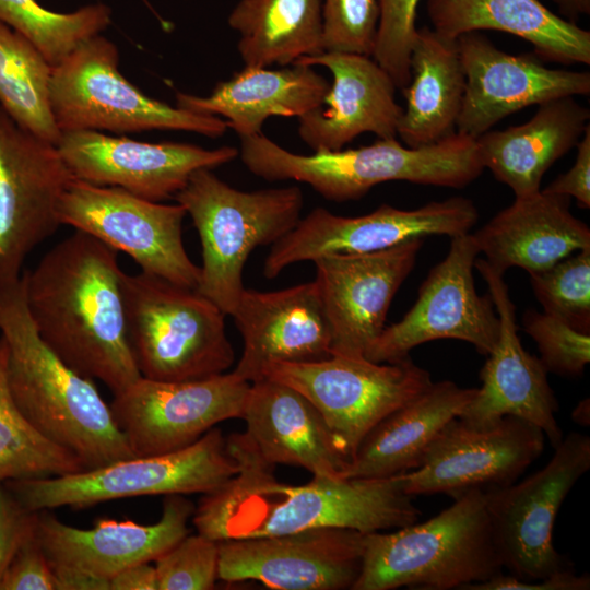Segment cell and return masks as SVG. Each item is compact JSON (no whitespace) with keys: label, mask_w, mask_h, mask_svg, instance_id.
I'll return each instance as SVG.
<instances>
[{"label":"cell","mask_w":590,"mask_h":590,"mask_svg":"<svg viewBox=\"0 0 590 590\" xmlns=\"http://www.w3.org/2000/svg\"><path fill=\"white\" fill-rule=\"evenodd\" d=\"M226 439L213 427L193 444L162 455L134 456L76 473L8 481L3 486L32 511L146 495L212 492L237 473Z\"/></svg>","instance_id":"ba28073f"},{"label":"cell","mask_w":590,"mask_h":590,"mask_svg":"<svg viewBox=\"0 0 590 590\" xmlns=\"http://www.w3.org/2000/svg\"><path fill=\"white\" fill-rule=\"evenodd\" d=\"M154 562L158 590H211L219 579V542L187 534Z\"/></svg>","instance_id":"f35d334b"},{"label":"cell","mask_w":590,"mask_h":590,"mask_svg":"<svg viewBox=\"0 0 590 590\" xmlns=\"http://www.w3.org/2000/svg\"><path fill=\"white\" fill-rule=\"evenodd\" d=\"M244 432L272 465L302 467L312 476L341 479L349 465L318 409L296 389L270 378L250 384Z\"/></svg>","instance_id":"484cf974"},{"label":"cell","mask_w":590,"mask_h":590,"mask_svg":"<svg viewBox=\"0 0 590 590\" xmlns=\"http://www.w3.org/2000/svg\"><path fill=\"white\" fill-rule=\"evenodd\" d=\"M589 574L577 575L573 566L563 568L543 579L534 581L521 580L512 575L497 573L491 578L470 583L462 590H588Z\"/></svg>","instance_id":"ee69618b"},{"label":"cell","mask_w":590,"mask_h":590,"mask_svg":"<svg viewBox=\"0 0 590 590\" xmlns=\"http://www.w3.org/2000/svg\"><path fill=\"white\" fill-rule=\"evenodd\" d=\"M423 240L365 253H330L312 261L331 329L332 355L365 357L385 329L391 302L412 271Z\"/></svg>","instance_id":"ffe728a7"},{"label":"cell","mask_w":590,"mask_h":590,"mask_svg":"<svg viewBox=\"0 0 590 590\" xmlns=\"http://www.w3.org/2000/svg\"><path fill=\"white\" fill-rule=\"evenodd\" d=\"M499 571L485 489L475 487L425 522L365 533L362 568L352 590H462Z\"/></svg>","instance_id":"5b68a950"},{"label":"cell","mask_w":590,"mask_h":590,"mask_svg":"<svg viewBox=\"0 0 590 590\" xmlns=\"http://www.w3.org/2000/svg\"><path fill=\"white\" fill-rule=\"evenodd\" d=\"M0 332L11 397L37 430L74 453L85 470L134 457L94 380L69 367L39 335L23 273L0 281Z\"/></svg>","instance_id":"3957f363"},{"label":"cell","mask_w":590,"mask_h":590,"mask_svg":"<svg viewBox=\"0 0 590 590\" xmlns=\"http://www.w3.org/2000/svg\"><path fill=\"white\" fill-rule=\"evenodd\" d=\"M330 88L312 67L290 64L280 69L245 67L219 82L210 95L176 93V106L197 114L226 118L239 138L262 132L272 116L300 117L323 104Z\"/></svg>","instance_id":"83f0119b"},{"label":"cell","mask_w":590,"mask_h":590,"mask_svg":"<svg viewBox=\"0 0 590 590\" xmlns=\"http://www.w3.org/2000/svg\"><path fill=\"white\" fill-rule=\"evenodd\" d=\"M433 30L456 39L493 30L529 42L535 55L563 64H590V32L566 21L539 0H427Z\"/></svg>","instance_id":"4dcf8cb0"},{"label":"cell","mask_w":590,"mask_h":590,"mask_svg":"<svg viewBox=\"0 0 590 590\" xmlns=\"http://www.w3.org/2000/svg\"><path fill=\"white\" fill-rule=\"evenodd\" d=\"M465 90L457 132L476 139L532 105L590 93V73L551 69L532 55H511L480 32L457 37Z\"/></svg>","instance_id":"7402d4cb"},{"label":"cell","mask_w":590,"mask_h":590,"mask_svg":"<svg viewBox=\"0 0 590 590\" xmlns=\"http://www.w3.org/2000/svg\"><path fill=\"white\" fill-rule=\"evenodd\" d=\"M50 566L55 590H110L107 579L74 567L51 563Z\"/></svg>","instance_id":"bcb514c9"},{"label":"cell","mask_w":590,"mask_h":590,"mask_svg":"<svg viewBox=\"0 0 590 590\" xmlns=\"http://www.w3.org/2000/svg\"><path fill=\"white\" fill-rule=\"evenodd\" d=\"M179 203L164 204L118 187L97 186L73 178L59 205L60 224L84 232L130 256L143 272L196 288L200 267L184 246Z\"/></svg>","instance_id":"7c38bea8"},{"label":"cell","mask_w":590,"mask_h":590,"mask_svg":"<svg viewBox=\"0 0 590 590\" xmlns=\"http://www.w3.org/2000/svg\"><path fill=\"white\" fill-rule=\"evenodd\" d=\"M118 252L74 231L23 272L32 320L73 370L118 394L141 378L129 344Z\"/></svg>","instance_id":"7a4b0ae2"},{"label":"cell","mask_w":590,"mask_h":590,"mask_svg":"<svg viewBox=\"0 0 590 590\" xmlns=\"http://www.w3.org/2000/svg\"><path fill=\"white\" fill-rule=\"evenodd\" d=\"M110 590H158L154 566L138 563L128 566L109 579Z\"/></svg>","instance_id":"7dc6e473"},{"label":"cell","mask_w":590,"mask_h":590,"mask_svg":"<svg viewBox=\"0 0 590 590\" xmlns=\"http://www.w3.org/2000/svg\"><path fill=\"white\" fill-rule=\"evenodd\" d=\"M294 63L322 66L333 81L323 104L298 118V134L314 151H337L364 132L396 139L403 108L396 85L370 56L322 51Z\"/></svg>","instance_id":"603a6c76"},{"label":"cell","mask_w":590,"mask_h":590,"mask_svg":"<svg viewBox=\"0 0 590 590\" xmlns=\"http://www.w3.org/2000/svg\"><path fill=\"white\" fill-rule=\"evenodd\" d=\"M175 199L190 215L201 241L196 290L232 316L246 288L243 272L249 255L275 244L297 225L303 192L296 186L241 191L212 169L201 168Z\"/></svg>","instance_id":"8992f818"},{"label":"cell","mask_w":590,"mask_h":590,"mask_svg":"<svg viewBox=\"0 0 590 590\" xmlns=\"http://www.w3.org/2000/svg\"><path fill=\"white\" fill-rule=\"evenodd\" d=\"M577 156L568 172L557 176L542 191L575 198L583 209L590 208V125L577 143Z\"/></svg>","instance_id":"f6af8a7d"},{"label":"cell","mask_w":590,"mask_h":590,"mask_svg":"<svg viewBox=\"0 0 590 590\" xmlns=\"http://www.w3.org/2000/svg\"><path fill=\"white\" fill-rule=\"evenodd\" d=\"M249 388L234 371L186 381L141 377L109 406L133 455L154 456L193 444L220 422L241 418Z\"/></svg>","instance_id":"9a60e30c"},{"label":"cell","mask_w":590,"mask_h":590,"mask_svg":"<svg viewBox=\"0 0 590 590\" xmlns=\"http://www.w3.org/2000/svg\"><path fill=\"white\" fill-rule=\"evenodd\" d=\"M479 248L471 233L451 237L450 248L422 283L404 317L389 327L365 353L374 363H393L410 356L420 344L455 339L488 355L499 335V319L489 295L475 290L473 268Z\"/></svg>","instance_id":"4fadbf2b"},{"label":"cell","mask_w":590,"mask_h":590,"mask_svg":"<svg viewBox=\"0 0 590 590\" xmlns=\"http://www.w3.org/2000/svg\"><path fill=\"white\" fill-rule=\"evenodd\" d=\"M49 99L61 132L179 130L220 138L228 128L217 116L173 107L145 95L119 71L118 48L101 34L52 68Z\"/></svg>","instance_id":"9c48e42d"},{"label":"cell","mask_w":590,"mask_h":590,"mask_svg":"<svg viewBox=\"0 0 590 590\" xmlns=\"http://www.w3.org/2000/svg\"><path fill=\"white\" fill-rule=\"evenodd\" d=\"M8 354L0 337V486L8 481L84 471L74 453L37 430L14 403L7 379Z\"/></svg>","instance_id":"e575fe53"},{"label":"cell","mask_w":590,"mask_h":590,"mask_svg":"<svg viewBox=\"0 0 590 590\" xmlns=\"http://www.w3.org/2000/svg\"><path fill=\"white\" fill-rule=\"evenodd\" d=\"M56 146L73 178L154 202L175 198L196 170L213 169L238 156L233 146L151 143L94 130L62 132Z\"/></svg>","instance_id":"d6986e66"},{"label":"cell","mask_w":590,"mask_h":590,"mask_svg":"<svg viewBox=\"0 0 590 590\" xmlns=\"http://www.w3.org/2000/svg\"><path fill=\"white\" fill-rule=\"evenodd\" d=\"M0 21L30 40L54 68L111 22V10L92 3L68 12H55L37 0H0Z\"/></svg>","instance_id":"d590c367"},{"label":"cell","mask_w":590,"mask_h":590,"mask_svg":"<svg viewBox=\"0 0 590 590\" xmlns=\"http://www.w3.org/2000/svg\"><path fill=\"white\" fill-rule=\"evenodd\" d=\"M529 275L544 312L590 332V247Z\"/></svg>","instance_id":"8d00e7d4"},{"label":"cell","mask_w":590,"mask_h":590,"mask_svg":"<svg viewBox=\"0 0 590 590\" xmlns=\"http://www.w3.org/2000/svg\"><path fill=\"white\" fill-rule=\"evenodd\" d=\"M129 344L141 377L186 381L225 373L235 353L225 314L196 288L143 272H123Z\"/></svg>","instance_id":"52a82bcc"},{"label":"cell","mask_w":590,"mask_h":590,"mask_svg":"<svg viewBox=\"0 0 590 590\" xmlns=\"http://www.w3.org/2000/svg\"><path fill=\"white\" fill-rule=\"evenodd\" d=\"M364 534L326 527L220 541L219 579L256 580L274 590H352L362 568Z\"/></svg>","instance_id":"ac0fdd59"},{"label":"cell","mask_w":590,"mask_h":590,"mask_svg":"<svg viewBox=\"0 0 590 590\" xmlns=\"http://www.w3.org/2000/svg\"><path fill=\"white\" fill-rule=\"evenodd\" d=\"M420 0H379L380 15L373 59L389 74L397 88L411 80L410 58L417 34Z\"/></svg>","instance_id":"ab89813d"},{"label":"cell","mask_w":590,"mask_h":590,"mask_svg":"<svg viewBox=\"0 0 590 590\" xmlns=\"http://www.w3.org/2000/svg\"><path fill=\"white\" fill-rule=\"evenodd\" d=\"M479 217L463 197L433 201L414 210L381 204L361 216H341L316 208L272 245L263 273L274 279L286 267L330 253H365L388 249L415 238L470 233Z\"/></svg>","instance_id":"5bb4252c"},{"label":"cell","mask_w":590,"mask_h":590,"mask_svg":"<svg viewBox=\"0 0 590 590\" xmlns=\"http://www.w3.org/2000/svg\"><path fill=\"white\" fill-rule=\"evenodd\" d=\"M474 267L487 284L499 319V335L480 371L482 386L458 418L474 427H487L505 416H515L540 428L555 448L563 432L555 417L558 402L547 380L548 371L520 342L504 273L485 259H475Z\"/></svg>","instance_id":"44dd1931"},{"label":"cell","mask_w":590,"mask_h":590,"mask_svg":"<svg viewBox=\"0 0 590 590\" xmlns=\"http://www.w3.org/2000/svg\"><path fill=\"white\" fill-rule=\"evenodd\" d=\"M72 179L57 146L0 106V281L20 279L27 256L61 225L58 205Z\"/></svg>","instance_id":"2e32d148"},{"label":"cell","mask_w":590,"mask_h":590,"mask_svg":"<svg viewBox=\"0 0 590 590\" xmlns=\"http://www.w3.org/2000/svg\"><path fill=\"white\" fill-rule=\"evenodd\" d=\"M232 317L244 342L233 371L250 384L262 378L270 363L332 355L331 329L315 281L274 292L245 288Z\"/></svg>","instance_id":"cb8c5ba5"},{"label":"cell","mask_w":590,"mask_h":590,"mask_svg":"<svg viewBox=\"0 0 590 590\" xmlns=\"http://www.w3.org/2000/svg\"><path fill=\"white\" fill-rule=\"evenodd\" d=\"M554 449L550 461L523 481L485 489L503 568L526 581L571 566L554 547L553 529L567 495L590 469V438L570 433Z\"/></svg>","instance_id":"8fae6325"},{"label":"cell","mask_w":590,"mask_h":590,"mask_svg":"<svg viewBox=\"0 0 590 590\" xmlns=\"http://www.w3.org/2000/svg\"><path fill=\"white\" fill-rule=\"evenodd\" d=\"M237 473L203 494L192 515L198 533L214 541L274 536L316 528L362 533L417 522L421 510L397 475L386 479L312 476L304 485L279 481L245 433L226 438Z\"/></svg>","instance_id":"6da1fadb"},{"label":"cell","mask_w":590,"mask_h":590,"mask_svg":"<svg viewBox=\"0 0 590 590\" xmlns=\"http://www.w3.org/2000/svg\"><path fill=\"white\" fill-rule=\"evenodd\" d=\"M589 118V108L574 97L545 102L529 121L476 138L480 161L515 198L534 194L547 169L577 145Z\"/></svg>","instance_id":"f1b7e54d"},{"label":"cell","mask_w":590,"mask_h":590,"mask_svg":"<svg viewBox=\"0 0 590 590\" xmlns=\"http://www.w3.org/2000/svg\"><path fill=\"white\" fill-rule=\"evenodd\" d=\"M573 421L581 426L590 425V401L589 399L581 400L571 413Z\"/></svg>","instance_id":"c3c4849f"},{"label":"cell","mask_w":590,"mask_h":590,"mask_svg":"<svg viewBox=\"0 0 590 590\" xmlns=\"http://www.w3.org/2000/svg\"><path fill=\"white\" fill-rule=\"evenodd\" d=\"M51 72L39 50L0 21V106L22 128L57 145L62 132L50 106Z\"/></svg>","instance_id":"836d02e7"},{"label":"cell","mask_w":590,"mask_h":590,"mask_svg":"<svg viewBox=\"0 0 590 590\" xmlns=\"http://www.w3.org/2000/svg\"><path fill=\"white\" fill-rule=\"evenodd\" d=\"M379 0H324L323 51L373 55L379 23Z\"/></svg>","instance_id":"60d3db41"},{"label":"cell","mask_w":590,"mask_h":590,"mask_svg":"<svg viewBox=\"0 0 590 590\" xmlns=\"http://www.w3.org/2000/svg\"><path fill=\"white\" fill-rule=\"evenodd\" d=\"M240 139L241 162L268 181L295 180L309 185L324 199L357 200L386 181H409L463 188L484 170L475 139L456 132L422 148L396 139H379L358 149L321 151L310 155L290 152L262 132Z\"/></svg>","instance_id":"277c9868"},{"label":"cell","mask_w":590,"mask_h":590,"mask_svg":"<svg viewBox=\"0 0 590 590\" xmlns=\"http://www.w3.org/2000/svg\"><path fill=\"white\" fill-rule=\"evenodd\" d=\"M0 590H55L52 569L36 533L15 553L0 579Z\"/></svg>","instance_id":"b9f144b4"},{"label":"cell","mask_w":590,"mask_h":590,"mask_svg":"<svg viewBox=\"0 0 590 590\" xmlns=\"http://www.w3.org/2000/svg\"><path fill=\"white\" fill-rule=\"evenodd\" d=\"M37 511L25 508L0 486V579L22 544L36 530Z\"/></svg>","instance_id":"7bdbcfd3"},{"label":"cell","mask_w":590,"mask_h":590,"mask_svg":"<svg viewBox=\"0 0 590 590\" xmlns=\"http://www.w3.org/2000/svg\"><path fill=\"white\" fill-rule=\"evenodd\" d=\"M411 80L401 91L405 108L397 137L409 148L438 143L457 132L465 76L456 39L418 28L412 47Z\"/></svg>","instance_id":"1f68e13d"},{"label":"cell","mask_w":590,"mask_h":590,"mask_svg":"<svg viewBox=\"0 0 590 590\" xmlns=\"http://www.w3.org/2000/svg\"><path fill=\"white\" fill-rule=\"evenodd\" d=\"M569 205V197L541 189L515 198L471 235L480 253L497 271L518 267L529 274L539 273L590 247V229L574 216Z\"/></svg>","instance_id":"4316f807"},{"label":"cell","mask_w":590,"mask_h":590,"mask_svg":"<svg viewBox=\"0 0 590 590\" xmlns=\"http://www.w3.org/2000/svg\"><path fill=\"white\" fill-rule=\"evenodd\" d=\"M264 377L296 389L318 409L349 463L381 420L432 384L429 373L410 356L393 363L341 355L309 363L274 362L263 368Z\"/></svg>","instance_id":"30bf717a"},{"label":"cell","mask_w":590,"mask_h":590,"mask_svg":"<svg viewBox=\"0 0 590 590\" xmlns=\"http://www.w3.org/2000/svg\"><path fill=\"white\" fill-rule=\"evenodd\" d=\"M228 25L245 67H285L323 51L321 0H239Z\"/></svg>","instance_id":"d6a6232c"},{"label":"cell","mask_w":590,"mask_h":590,"mask_svg":"<svg viewBox=\"0 0 590 590\" xmlns=\"http://www.w3.org/2000/svg\"><path fill=\"white\" fill-rule=\"evenodd\" d=\"M544 433L515 416L487 427L452 418L428 448L422 464L398 474L403 491L417 495L489 488L515 482L543 452Z\"/></svg>","instance_id":"e0dca14e"},{"label":"cell","mask_w":590,"mask_h":590,"mask_svg":"<svg viewBox=\"0 0 590 590\" xmlns=\"http://www.w3.org/2000/svg\"><path fill=\"white\" fill-rule=\"evenodd\" d=\"M194 507L182 495H167L157 522L102 519L92 529L60 521L38 510L36 538L51 564L74 567L109 580L123 568L150 563L188 534Z\"/></svg>","instance_id":"d4e9b609"},{"label":"cell","mask_w":590,"mask_h":590,"mask_svg":"<svg viewBox=\"0 0 590 590\" xmlns=\"http://www.w3.org/2000/svg\"><path fill=\"white\" fill-rule=\"evenodd\" d=\"M523 330L535 341L540 361L547 371L578 377L590 361V332L574 328L546 312L528 310Z\"/></svg>","instance_id":"74e56055"},{"label":"cell","mask_w":590,"mask_h":590,"mask_svg":"<svg viewBox=\"0 0 590 590\" xmlns=\"http://www.w3.org/2000/svg\"><path fill=\"white\" fill-rule=\"evenodd\" d=\"M563 3L575 14H589L590 0H562Z\"/></svg>","instance_id":"681fc988"},{"label":"cell","mask_w":590,"mask_h":590,"mask_svg":"<svg viewBox=\"0 0 590 590\" xmlns=\"http://www.w3.org/2000/svg\"><path fill=\"white\" fill-rule=\"evenodd\" d=\"M476 391L450 380L432 381L364 437L341 479H386L417 469L440 430Z\"/></svg>","instance_id":"f546056e"}]
</instances>
